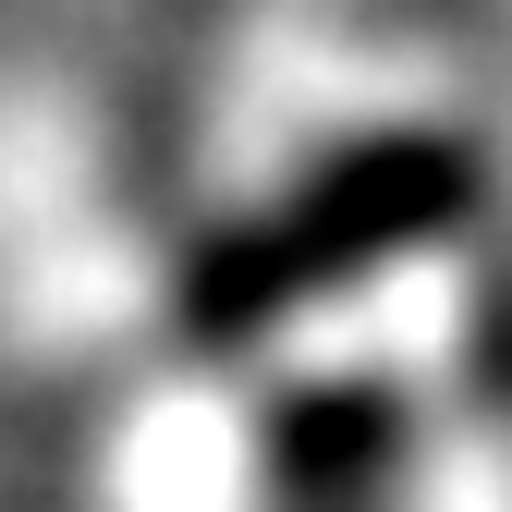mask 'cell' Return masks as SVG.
<instances>
[{"label":"cell","mask_w":512,"mask_h":512,"mask_svg":"<svg viewBox=\"0 0 512 512\" xmlns=\"http://www.w3.org/2000/svg\"><path fill=\"white\" fill-rule=\"evenodd\" d=\"M391 464V403L378 391H293L269 415V476L281 488H354Z\"/></svg>","instance_id":"cell-2"},{"label":"cell","mask_w":512,"mask_h":512,"mask_svg":"<svg viewBox=\"0 0 512 512\" xmlns=\"http://www.w3.org/2000/svg\"><path fill=\"white\" fill-rule=\"evenodd\" d=\"M488 208V159L452 135V122H391V135H354L342 159H317L305 183H281L256 220H232L171 293V330L220 354L256 342L269 317L317 305V293H354L366 269H391L415 244H452Z\"/></svg>","instance_id":"cell-1"}]
</instances>
